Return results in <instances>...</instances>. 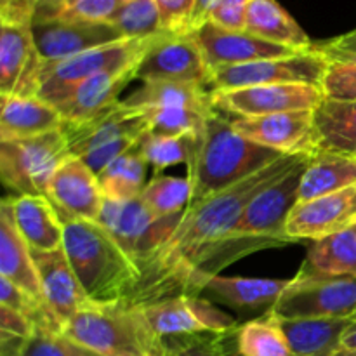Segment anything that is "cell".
Returning a JSON list of instances; mask_svg holds the SVG:
<instances>
[{
    "label": "cell",
    "instance_id": "6da1fadb",
    "mask_svg": "<svg viewBox=\"0 0 356 356\" xmlns=\"http://www.w3.org/2000/svg\"><path fill=\"white\" fill-rule=\"evenodd\" d=\"M312 155H285L229 190L184 211L183 219L165 245L141 270V282L125 305L132 308L163 299L188 296L191 273L209 245L221 238L242 216L250 200Z\"/></svg>",
    "mask_w": 356,
    "mask_h": 356
},
{
    "label": "cell",
    "instance_id": "7a4b0ae2",
    "mask_svg": "<svg viewBox=\"0 0 356 356\" xmlns=\"http://www.w3.org/2000/svg\"><path fill=\"white\" fill-rule=\"evenodd\" d=\"M308 160L309 156L257 193L243 209L238 221L205 249L191 273L188 296H200L212 277L250 254L296 243L287 235V221L299 202L301 176Z\"/></svg>",
    "mask_w": 356,
    "mask_h": 356
},
{
    "label": "cell",
    "instance_id": "3957f363",
    "mask_svg": "<svg viewBox=\"0 0 356 356\" xmlns=\"http://www.w3.org/2000/svg\"><path fill=\"white\" fill-rule=\"evenodd\" d=\"M282 156H285L284 153L257 145L240 134L228 113L212 108L186 165L191 183L188 207L229 190Z\"/></svg>",
    "mask_w": 356,
    "mask_h": 356
},
{
    "label": "cell",
    "instance_id": "277c9868",
    "mask_svg": "<svg viewBox=\"0 0 356 356\" xmlns=\"http://www.w3.org/2000/svg\"><path fill=\"white\" fill-rule=\"evenodd\" d=\"M61 216L65 249L83 294L96 305L129 302L141 282V270L96 221Z\"/></svg>",
    "mask_w": 356,
    "mask_h": 356
},
{
    "label": "cell",
    "instance_id": "5b68a950",
    "mask_svg": "<svg viewBox=\"0 0 356 356\" xmlns=\"http://www.w3.org/2000/svg\"><path fill=\"white\" fill-rule=\"evenodd\" d=\"M63 337L104 356H165V343L141 309L125 302H87L66 323Z\"/></svg>",
    "mask_w": 356,
    "mask_h": 356
},
{
    "label": "cell",
    "instance_id": "8992f818",
    "mask_svg": "<svg viewBox=\"0 0 356 356\" xmlns=\"http://www.w3.org/2000/svg\"><path fill=\"white\" fill-rule=\"evenodd\" d=\"M156 37L124 38V40L113 42V44L61 59V61L44 63L37 97H40L42 101L56 108L80 83L92 79L94 75L110 72V70L138 65Z\"/></svg>",
    "mask_w": 356,
    "mask_h": 356
},
{
    "label": "cell",
    "instance_id": "52a82bcc",
    "mask_svg": "<svg viewBox=\"0 0 356 356\" xmlns=\"http://www.w3.org/2000/svg\"><path fill=\"white\" fill-rule=\"evenodd\" d=\"M70 156L61 129L37 138L0 141V177L13 193L47 197L52 176Z\"/></svg>",
    "mask_w": 356,
    "mask_h": 356
},
{
    "label": "cell",
    "instance_id": "ba28073f",
    "mask_svg": "<svg viewBox=\"0 0 356 356\" xmlns=\"http://www.w3.org/2000/svg\"><path fill=\"white\" fill-rule=\"evenodd\" d=\"M183 214L159 218L146 207L141 197L132 200L104 198L97 222L113 236L136 266L143 270L172 236Z\"/></svg>",
    "mask_w": 356,
    "mask_h": 356
},
{
    "label": "cell",
    "instance_id": "9c48e42d",
    "mask_svg": "<svg viewBox=\"0 0 356 356\" xmlns=\"http://www.w3.org/2000/svg\"><path fill=\"white\" fill-rule=\"evenodd\" d=\"M278 318H351L356 315V277L298 271L273 308Z\"/></svg>",
    "mask_w": 356,
    "mask_h": 356
},
{
    "label": "cell",
    "instance_id": "30bf717a",
    "mask_svg": "<svg viewBox=\"0 0 356 356\" xmlns=\"http://www.w3.org/2000/svg\"><path fill=\"white\" fill-rule=\"evenodd\" d=\"M329 61L316 51L296 52L292 56L245 63L218 68L212 72L209 90H233L243 87L275 86V83H309L322 86ZM322 89V87H320Z\"/></svg>",
    "mask_w": 356,
    "mask_h": 356
},
{
    "label": "cell",
    "instance_id": "8fae6325",
    "mask_svg": "<svg viewBox=\"0 0 356 356\" xmlns=\"http://www.w3.org/2000/svg\"><path fill=\"white\" fill-rule=\"evenodd\" d=\"M212 72L193 33H162L152 42L136 68V79L145 82H179L207 87Z\"/></svg>",
    "mask_w": 356,
    "mask_h": 356
},
{
    "label": "cell",
    "instance_id": "7c38bea8",
    "mask_svg": "<svg viewBox=\"0 0 356 356\" xmlns=\"http://www.w3.org/2000/svg\"><path fill=\"white\" fill-rule=\"evenodd\" d=\"M212 106L235 117H264L285 111L316 110L323 101L318 86L275 83L211 92Z\"/></svg>",
    "mask_w": 356,
    "mask_h": 356
},
{
    "label": "cell",
    "instance_id": "4fadbf2b",
    "mask_svg": "<svg viewBox=\"0 0 356 356\" xmlns=\"http://www.w3.org/2000/svg\"><path fill=\"white\" fill-rule=\"evenodd\" d=\"M143 316L162 339L190 334H226L238 327L233 316L202 296H177L143 306Z\"/></svg>",
    "mask_w": 356,
    "mask_h": 356
},
{
    "label": "cell",
    "instance_id": "5bb4252c",
    "mask_svg": "<svg viewBox=\"0 0 356 356\" xmlns=\"http://www.w3.org/2000/svg\"><path fill=\"white\" fill-rule=\"evenodd\" d=\"M315 110L285 111L264 117L229 115L235 131L250 141L284 155H313L320 149L315 131Z\"/></svg>",
    "mask_w": 356,
    "mask_h": 356
},
{
    "label": "cell",
    "instance_id": "9a60e30c",
    "mask_svg": "<svg viewBox=\"0 0 356 356\" xmlns=\"http://www.w3.org/2000/svg\"><path fill=\"white\" fill-rule=\"evenodd\" d=\"M31 33L44 63L61 61L125 38L111 23L72 17L33 19Z\"/></svg>",
    "mask_w": 356,
    "mask_h": 356
},
{
    "label": "cell",
    "instance_id": "2e32d148",
    "mask_svg": "<svg viewBox=\"0 0 356 356\" xmlns=\"http://www.w3.org/2000/svg\"><path fill=\"white\" fill-rule=\"evenodd\" d=\"M148 129L146 111L143 108L129 106L124 101H118L83 120L63 122L61 125L70 155L76 159L120 138H141Z\"/></svg>",
    "mask_w": 356,
    "mask_h": 356
},
{
    "label": "cell",
    "instance_id": "e0dca14e",
    "mask_svg": "<svg viewBox=\"0 0 356 356\" xmlns=\"http://www.w3.org/2000/svg\"><path fill=\"white\" fill-rule=\"evenodd\" d=\"M42 65L44 59L35 45L31 24L2 23L0 96H37Z\"/></svg>",
    "mask_w": 356,
    "mask_h": 356
},
{
    "label": "cell",
    "instance_id": "ac0fdd59",
    "mask_svg": "<svg viewBox=\"0 0 356 356\" xmlns=\"http://www.w3.org/2000/svg\"><path fill=\"white\" fill-rule=\"evenodd\" d=\"M356 225V186L313 200L298 202L287 221L294 242L322 240Z\"/></svg>",
    "mask_w": 356,
    "mask_h": 356
},
{
    "label": "cell",
    "instance_id": "d6986e66",
    "mask_svg": "<svg viewBox=\"0 0 356 356\" xmlns=\"http://www.w3.org/2000/svg\"><path fill=\"white\" fill-rule=\"evenodd\" d=\"M193 35L204 52V58L211 72L225 68V66L245 65V63L261 61V59L285 58V56L299 52L294 49L284 47V45L263 40L247 30H226L212 21L202 24Z\"/></svg>",
    "mask_w": 356,
    "mask_h": 356
},
{
    "label": "cell",
    "instance_id": "ffe728a7",
    "mask_svg": "<svg viewBox=\"0 0 356 356\" xmlns=\"http://www.w3.org/2000/svg\"><path fill=\"white\" fill-rule=\"evenodd\" d=\"M47 198L59 214L96 222L104 202L97 176L76 156H70L56 170L49 183Z\"/></svg>",
    "mask_w": 356,
    "mask_h": 356
},
{
    "label": "cell",
    "instance_id": "44dd1931",
    "mask_svg": "<svg viewBox=\"0 0 356 356\" xmlns=\"http://www.w3.org/2000/svg\"><path fill=\"white\" fill-rule=\"evenodd\" d=\"M31 257L37 268L45 306L51 309L65 330L66 323L90 301L83 294L82 285L70 264L65 249L51 252L31 250Z\"/></svg>",
    "mask_w": 356,
    "mask_h": 356
},
{
    "label": "cell",
    "instance_id": "7402d4cb",
    "mask_svg": "<svg viewBox=\"0 0 356 356\" xmlns=\"http://www.w3.org/2000/svg\"><path fill=\"white\" fill-rule=\"evenodd\" d=\"M14 225L31 250L51 252L63 249L65 226L61 216L47 197L9 195Z\"/></svg>",
    "mask_w": 356,
    "mask_h": 356
},
{
    "label": "cell",
    "instance_id": "603a6c76",
    "mask_svg": "<svg viewBox=\"0 0 356 356\" xmlns=\"http://www.w3.org/2000/svg\"><path fill=\"white\" fill-rule=\"evenodd\" d=\"M291 280L277 278H242L216 275L205 284L202 294L236 309L238 313H257L259 316L273 312Z\"/></svg>",
    "mask_w": 356,
    "mask_h": 356
},
{
    "label": "cell",
    "instance_id": "cb8c5ba5",
    "mask_svg": "<svg viewBox=\"0 0 356 356\" xmlns=\"http://www.w3.org/2000/svg\"><path fill=\"white\" fill-rule=\"evenodd\" d=\"M138 65L110 70L80 83L56 110L61 113L63 122H79L111 104L118 103V96L136 79Z\"/></svg>",
    "mask_w": 356,
    "mask_h": 356
},
{
    "label": "cell",
    "instance_id": "d4e9b609",
    "mask_svg": "<svg viewBox=\"0 0 356 356\" xmlns=\"http://www.w3.org/2000/svg\"><path fill=\"white\" fill-rule=\"evenodd\" d=\"M356 186V153L320 148L309 156L301 176L299 202L313 200Z\"/></svg>",
    "mask_w": 356,
    "mask_h": 356
},
{
    "label": "cell",
    "instance_id": "484cf974",
    "mask_svg": "<svg viewBox=\"0 0 356 356\" xmlns=\"http://www.w3.org/2000/svg\"><path fill=\"white\" fill-rule=\"evenodd\" d=\"M0 141L37 138L61 129V113L40 97L0 96Z\"/></svg>",
    "mask_w": 356,
    "mask_h": 356
},
{
    "label": "cell",
    "instance_id": "4316f807",
    "mask_svg": "<svg viewBox=\"0 0 356 356\" xmlns=\"http://www.w3.org/2000/svg\"><path fill=\"white\" fill-rule=\"evenodd\" d=\"M0 277L44 301L31 249L14 225L9 195L0 205Z\"/></svg>",
    "mask_w": 356,
    "mask_h": 356
},
{
    "label": "cell",
    "instance_id": "83f0119b",
    "mask_svg": "<svg viewBox=\"0 0 356 356\" xmlns=\"http://www.w3.org/2000/svg\"><path fill=\"white\" fill-rule=\"evenodd\" d=\"M278 322L294 356H334L343 348L351 318H278Z\"/></svg>",
    "mask_w": 356,
    "mask_h": 356
},
{
    "label": "cell",
    "instance_id": "f1b7e54d",
    "mask_svg": "<svg viewBox=\"0 0 356 356\" xmlns=\"http://www.w3.org/2000/svg\"><path fill=\"white\" fill-rule=\"evenodd\" d=\"M245 30L271 44L299 52L315 47L298 21L277 0H252L247 7Z\"/></svg>",
    "mask_w": 356,
    "mask_h": 356
},
{
    "label": "cell",
    "instance_id": "f546056e",
    "mask_svg": "<svg viewBox=\"0 0 356 356\" xmlns=\"http://www.w3.org/2000/svg\"><path fill=\"white\" fill-rule=\"evenodd\" d=\"M299 271L332 277H356V225L336 235L315 240Z\"/></svg>",
    "mask_w": 356,
    "mask_h": 356
},
{
    "label": "cell",
    "instance_id": "4dcf8cb0",
    "mask_svg": "<svg viewBox=\"0 0 356 356\" xmlns=\"http://www.w3.org/2000/svg\"><path fill=\"white\" fill-rule=\"evenodd\" d=\"M313 113L320 148L355 153L356 101H334L323 97Z\"/></svg>",
    "mask_w": 356,
    "mask_h": 356
},
{
    "label": "cell",
    "instance_id": "1f68e13d",
    "mask_svg": "<svg viewBox=\"0 0 356 356\" xmlns=\"http://www.w3.org/2000/svg\"><path fill=\"white\" fill-rule=\"evenodd\" d=\"M233 348L236 356H294L273 312L236 327Z\"/></svg>",
    "mask_w": 356,
    "mask_h": 356
},
{
    "label": "cell",
    "instance_id": "d6a6232c",
    "mask_svg": "<svg viewBox=\"0 0 356 356\" xmlns=\"http://www.w3.org/2000/svg\"><path fill=\"white\" fill-rule=\"evenodd\" d=\"M139 141V139H138ZM146 169L148 162L141 155L138 143L127 153L108 165L97 176L104 198L110 200H132L141 197L146 188Z\"/></svg>",
    "mask_w": 356,
    "mask_h": 356
},
{
    "label": "cell",
    "instance_id": "836d02e7",
    "mask_svg": "<svg viewBox=\"0 0 356 356\" xmlns=\"http://www.w3.org/2000/svg\"><path fill=\"white\" fill-rule=\"evenodd\" d=\"M134 108L193 106L212 108L211 90L195 83L145 82L132 96L124 101Z\"/></svg>",
    "mask_w": 356,
    "mask_h": 356
},
{
    "label": "cell",
    "instance_id": "e575fe53",
    "mask_svg": "<svg viewBox=\"0 0 356 356\" xmlns=\"http://www.w3.org/2000/svg\"><path fill=\"white\" fill-rule=\"evenodd\" d=\"M212 108L155 106L143 108V110L148 115V132L167 136V138H179V136L200 134Z\"/></svg>",
    "mask_w": 356,
    "mask_h": 356
},
{
    "label": "cell",
    "instance_id": "d590c367",
    "mask_svg": "<svg viewBox=\"0 0 356 356\" xmlns=\"http://www.w3.org/2000/svg\"><path fill=\"white\" fill-rule=\"evenodd\" d=\"M191 198V183L186 177L155 176L141 193L146 207L159 218L181 214L188 209Z\"/></svg>",
    "mask_w": 356,
    "mask_h": 356
},
{
    "label": "cell",
    "instance_id": "8d00e7d4",
    "mask_svg": "<svg viewBox=\"0 0 356 356\" xmlns=\"http://www.w3.org/2000/svg\"><path fill=\"white\" fill-rule=\"evenodd\" d=\"M197 138L198 134L167 138V136H156L146 131L139 138L138 148L148 162V165L153 167L155 176H159L167 167L177 165V163H186L188 165Z\"/></svg>",
    "mask_w": 356,
    "mask_h": 356
},
{
    "label": "cell",
    "instance_id": "74e56055",
    "mask_svg": "<svg viewBox=\"0 0 356 356\" xmlns=\"http://www.w3.org/2000/svg\"><path fill=\"white\" fill-rule=\"evenodd\" d=\"M110 23L125 38H152L163 33L159 9L153 0H129Z\"/></svg>",
    "mask_w": 356,
    "mask_h": 356
},
{
    "label": "cell",
    "instance_id": "f35d334b",
    "mask_svg": "<svg viewBox=\"0 0 356 356\" xmlns=\"http://www.w3.org/2000/svg\"><path fill=\"white\" fill-rule=\"evenodd\" d=\"M232 332H205L167 337V339H163L165 356H232V351L228 348Z\"/></svg>",
    "mask_w": 356,
    "mask_h": 356
},
{
    "label": "cell",
    "instance_id": "ab89813d",
    "mask_svg": "<svg viewBox=\"0 0 356 356\" xmlns=\"http://www.w3.org/2000/svg\"><path fill=\"white\" fill-rule=\"evenodd\" d=\"M320 87L325 99L356 101V66L329 63Z\"/></svg>",
    "mask_w": 356,
    "mask_h": 356
},
{
    "label": "cell",
    "instance_id": "60d3db41",
    "mask_svg": "<svg viewBox=\"0 0 356 356\" xmlns=\"http://www.w3.org/2000/svg\"><path fill=\"white\" fill-rule=\"evenodd\" d=\"M160 14L162 31L167 35L191 33L197 0H153Z\"/></svg>",
    "mask_w": 356,
    "mask_h": 356
},
{
    "label": "cell",
    "instance_id": "b9f144b4",
    "mask_svg": "<svg viewBox=\"0 0 356 356\" xmlns=\"http://www.w3.org/2000/svg\"><path fill=\"white\" fill-rule=\"evenodd\" d=\"M129 0H79L75 6L70 7L65 14L59 17H72V19L99 21V23H110L111 17L118 13L124 3Z\"/></svg>",
    "mask_w": 356,
    "mask_h": 356
},
{
    "label": "cell",
    "instance_id": "7bdbcfd3",
    "mask_svg": "<svg viewBox=\"0 0 356 356\" xmlns=\"http://www.w3.org/2000/svg\"><path fill=\"white\" fill-rule=\"evenodd\" d=\"M138 139L139 138H120L117 139V141H111L108 143V145H103L99 146V148L92 149V152L80 156V159L83 160V163H86L96 176H99L108 165H111L115 160L120 159L124 153H127L129 149L138 143Z\"/></svg>",
    "mask_w": 356,
    "mask_h": 356
},
{
    "label": "cell",
    "instance_id": "ee69618b",
    "mask_svg": "<svg viewBox=\"0 0 356 356\" xmlns=\"http://www.w3.org/2000/svg\"><path fill=\"white\" fill-rule=\"evenodd\" d=\"M250 2L252 0H219L209 16V21L226 30H245V14Z\"/></svg>",
    "mask_w": 356,
    "mask_h": 356
},
{
    "label": "cell",
    "instance_id": "f6af8a7d",
    "mask_svg": "<svg viewBox=\"0 0 356 356\" xmlns=\"http://www.w3.org/2000/svg\"><path fill=\"white\" fill-rule=\"evenodd\" d=\"M316 51L329 63H343L356 66V30L332 38L325 44L315 45Z\"/></svg>",
    "mask_w": 356,
    "mask_h": 356
},
{
    "label": "cell",
    "instance_id": "bcb514c9",
    "mask_svg": "<svg viewBox=\"0 0 356 356\" xmlns=\"http://www.w3.org/2000/svg\"><path fill=\"white\" fill-rule=\"evenodd\" d=\"M42 0H0V23L31 24Z\"/></svg>",
    "mask_w": 356,
    "mask_h": 356
},
{
    "label": "cell",
    "instance_id": "7dc6e473",
    "mask_svg": "<svg viewBox=\"0 0 356 356\" xmlns=\"http://www.w3.org/2000/svg\"><path fill=\"white\" fill-rule=\"evenodd\" d=\"M24 356H70L63 344L61 336L45 330H35Z\"/></svg>",
    "mask_w": 356,
    "mask_h": 356
},
{
    "label": "cell",
    "instance_id": "c3c4849f",
    "mask_svg": "<svg viewBox=\"0 0 356 356\" xmlns=\"http://www.w3.org/2000/svg\"><path fill=\"white\" fill-rule=\"evenodd\" d=\"M0 330L30 339V337H33L37 329H35L33 322L30 318L14 312V309L7 308V306L0 305Z\"/></svg>",
    "mask_w": 356,
    "mask_h": 356
},
{
    "label": "cell",
    "instance_id": "681fc988",
    "mask_svg": "<svg viewBox=\"0 0 356 356\" xmlns=\"http://www.w3.org/2000/svg\"><path fill=\"white\" fill-rule=\"evenodd\" d=\"M30 339L0 330V356H24Z\"/></svg>",
    "mask_w": 356,
    "mask_h": 356
},
{
    "label": "cell",
    "instance_id": "f907efd6",
    "mask_svg": "<svg viewBox=\"0 0 356 356\" xmlns=\"http://www.w3.org/2000/svg\"><path fill=\"white\" fill-rule=\"evenodd\" d=\"M79 0H42L37 7L33 19H52V17H59L65 14L66 10Z\"/></svg>",
    "mask_w": 356,
    "mask_h": 356
},
{
    "label": "cell",
    "instance_id": "816d5d0a",
    "mask_svg": "<svg viewBox=\"0 0 356 356\" xmlns=\"http://www.w3.org/2000/svg\"><path fill=\"white\" fill-rule=\"evenodd\" d=\"M219 0H197V6H195L193 19H191V33L198 30L202 24H205L209 21L212 9L216 7Z\"/></svg>",
    "mask_w": 356,
    "mask_h": 356
},
{
    "label": "cell",
    "instance_id": "f5cc1de1",
    "mask_svg": "<svg viewBox=\"0 0 356 356\" xmlns=\"http://www.w3.org/2000/svg\"><path fill=\"white\" fill-rule=\"evenodd\" d=\"M61 341H63V344H65L66 351H68L70 356H104V355H99V353H94V351L87 350V348H83V346H79V344H75V343H72V341L65 339L63 336H61Z\"/></svg>",
    "mask_w": 356,
    "mask_h": 356
},
{
    "label": "cell",
    "instance_id": "db71d44e",
    "mask_svg": "<svg viewBox=\"0 0 356 356\" xmlns=\"http://www.w3.org/2000/svg\"><path fill=\"white\" fill-rule=\"evenodd\" d=\"M343 348H346V350H356V315L351 316V323L343 337Z\"/></svg>",
    "mask_w": 356,
    "mask_h": 356
},
{
    "label": "cell",
    "instance_id": "11a10c76",
    "mask_svg": "<svg viewBox=\"0 0 356 356\" xmlns=\"http://www.w3.org/2000/svg\"><path fill=\"white\" fill-rule=\"evenodd\" d=\"M334 356H356V350H346V348H341Z\"/></svg>",
    "mask_w": 356,
    "mask_h": 356
},
{
    "label": "cell",
    "instance_id": "9f6ffc18",
    "mask_svg": "<svg viewBox=\"0 0 356 356\" xmlns=\"http://www.w3.org/2000/svg\"><path fill=\"white\" fill-rule=\"evenodd\" d=\"M355 153H356V149H355Z\"/></svg>",
    "mask_w": 356,
    "mask_h": 356
}]
</instances>
